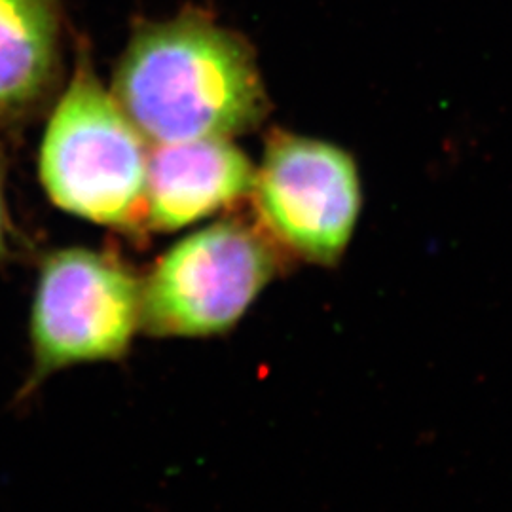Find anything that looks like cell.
I'll return each instance as SVG.
<instances>
[{
    "instance_id": "obj_7",
    "label": "cell",
    "mask_w": 512,
    "mask_h": 512,
    "mask_svg": "<svg viewBox=\"0 0 512 512\" xmlns=\"http://www.w3.org/2000/svg\"><path fill=\"white\" fill-rule=\"evenodd\" d=\"M59 0H0V124L18 122L54 92Z\"/></svg>"
},
{
    "instance_id": "obj_3",
    "label": "cell",
    "mask_w": 512,
    "mask_h": 512,
    "mask_svg": "<svg viewBox=\"0 0 512 512\" xmlns=\"http://www.w3.org/2000/svg\"><path fill=\"white\" fill-rule=\"evenodd\" d=\"M143 329V279L105 251L67 247L40 262L29 313L33 366L21 397L52 374L120 361Z\"/></svg>"
},
{
    "instance_id": "obj_4",
    "label": "cell",
    "mask_w": 512,
    "mask_h": 512,
    "mask_svg": "<svg viewBox=\"0 0 512 512\" xmlns=\"http://www.w3.org/2000/svg\"><path fill=\"white\" fill-rule=\"evenodd\" d=\"M281 266V247L260 224L213 222L175 243L143 279V330L156 338L224 334Z\"/></svg>"
},
{
    "instance_id": "obj_5",
    "label": "cell",
    "mask_w": 512,
    "mask_h": 512,
    "mask_svg": "<svg viewBox=\"0 0 512 512\" xmlns=\"http://www.w3.org/2000/svg\"><path fill=\"white\" fill-rule=\"evenodd\" d=\"M258 222L275 243L336 266L361 213V181L346 150L287 131L270 133L253 186Z\"/></svg>"
},
{
    "instance_id": "obj_8",
    "label": "cell",
    "mask_w": 512,
    "mask_h": 512,
    "mask_svg": "<svg viewBox=\"0 0 512 512\" xmlns=\"http://www.w3.org/2000/svg\"><path fill=\"white\" fill-rule=\"evenodd\" d=\"M4 179H6V158L0 147V264L10 255V241H12V224H10L6 198H4Z\"/></svg>"
},
{
    "instance_id": "obj_2",
    "label": "cell",
    "mask_w": 512,
    "mask_h": 512,
    "mask_svg": "<svg viewBox=\"0 0 512 512\" xmlns=\"http://www.w3.org/2000/svg\"><path fill=\"white\" fill-rule=\"evenodd\" d=\"M147 143L82 52L42 137L40 183L71 215L139 230L147 226Z\"/></svg>"
},
{
    "instance_id": "obj_6",
    "label": "cell",
    "mask_w": 512,
    "mask_h": 512,
    "mask_svg": "<svg viewBox=\"0 0 512 512\" xmlns=\"http://www.w3.org/2000/svg\"><path fill=\"white\" fill-rule=\"evenodd\" d=\"M255 165L232 139H194L148 150L147 228L175 232L215 215L255 186Z\"/></svg>"
},
{
    "instance_id": "obj_1",
    "label": "cell",
    "mask_w": 512,
    "mask_h": 512,
    "mask_svg": "<svg viewBox=\"0 0 512 512\" xmlns=\"http://www.w3.org/2000/svg\"><path fill=\"white\" fill-rule=\"evenodd\" d=\"M110 92L152 145L232 139L270 109L249 42L202 12L139 25Z\"/></svg>"
}]
</instances>
